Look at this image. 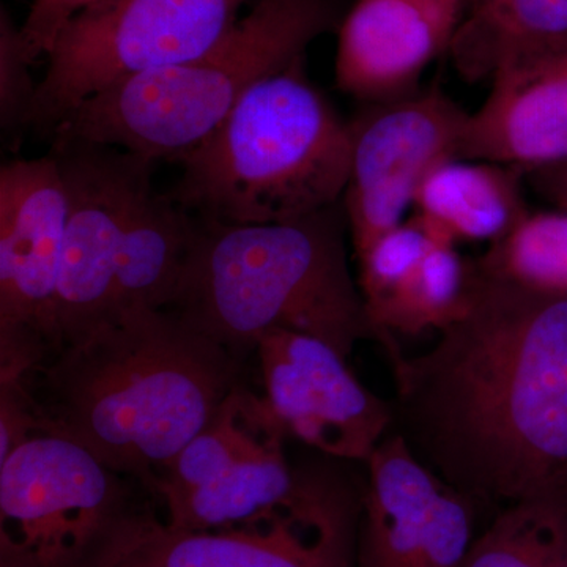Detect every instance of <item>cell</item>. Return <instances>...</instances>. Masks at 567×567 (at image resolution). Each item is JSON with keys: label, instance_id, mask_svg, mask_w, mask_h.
<instances>
[{"label": "cell", "instance_id": "52a82bcc", "mask_svg": "<svg viewBox=\"0 0 567 567\" xmlns=\"http://www.w3.org/2000/svg\"><path fill=\"white\" fill-rule=\"evenodd\" d=\"M246 0H96L66 22L39 84L29 130L51 137L112 85L210 50Z\"/></svg>", "mask_w": 567, "mask_h": 567}, {"label": "cell", "instance_id": "d6986e66", "mask_svg": "<svg viewBox=\"0 0 567 567\" xmlns=\"http://www.w3.org/2000/svg\"><path fill=\"white\" fill-rule=\"evenodd\" d=\"M567 40V0H464L451 54L461 76L491 80L503 63Z\"/></svg>", "mask_w": 567, "mask_h": 567}, {"label": "cell", "instance_id": "8992f818", "mask_svg": "<svg viewBox=\"0 0 567 567\" xmlns=\"http://www.w3.org/2000/svg\"><path fill=\"white\" fill-rule=\"evenodd\" d=\"M364 477L298 466L286 505L248 527L193 532L128 507L87 567H357Z\"/></svg>", "mask_w": 567, "mask_h": 567}, {"label": "cell", "instance_id": "7402d4cb", "mask_svg": "<svg viewBox=\"0 0 567 567\" xmlns=\"http://www.w3.org/2000/svg\"><path fill=\"white\" fill-rule=\"evenodd\" d=\"M476 262L533 292L567 297V212H528Z\"/></svg>", "mask_w": 567, "mask_h": 567}, {"label": "cell", "instance_id": "ba28073f", "mask_svg": "<svg viewBox=\"0 0 567 567\" xmlns=\"http://www.w3.org/2000/svg\"><path fill=\"white\" fill-rule=\"evenodd\" d=\"M123 477L63 436L33 435L0 462V567H87L128 509Z\"/></svg>", "mask_w": 567, "mask_h": 567}, {"label": "cell", "instance_id": "ffe728a7", "mask_svg": "<svg viewBox=\"0 0 567 567\" xmlns=\"http://www.w3.org/2000/svg\"><path fill=\"white\" fill-rule=\"evenodd\" d=\"M468 262L456 246L435 244L393 289L368 306L372 323L383 334L440 331L464 311Z\"/></svg>", "mask_w": 567, "mask_h": 567}, {"label": "cell", "instance_id": "4316f807", "mask_svg": "<svg viewBox=\"0 0 567 567\" xmlns=\"http://www.w3.org/2000/svg\"><path fill=\"white\" fill-rule=\"evenodd\" d=\"M434 2L443 3V6L454 7V9H464V0H434Z\"/></svg>", "mask_w": 567, "mask_h": 567}, {"label": "cell", "instance_id": "2e32d148", "mask_svg": "<svg viewBox=\"0 0 567 567\" xmlns=\"http://www.w3.org/2000/svg\"><path fill=\"white\" fill-rule=\"evenodd\" d=\"M524 177L503 164L446 159L421 183L413 218L440 245H494L529 212L522 189Z\"/></svg>", "mask_w": 567, "mask_h": 567}, {"label": "cell", "instance_id": "5b68a950", "mask_svg": "<svg viewBox=\"0 0 567 567\" xmlns=\"http://www.w3.org/2000/svg\"><path fill=\"white\" fill-rule=\"evenodd\" d=\"M339 0H257L221 40L189 61L112 85L78 106L52 144L112 145L177 162L219 125L257 82L306 58L341 25Z\"/></svg>", "mask_w": 567, "mask_h": 567}, {"label": "cell", "instance_id": "cb8c5ba5", "mask_svg": "<svg viewBox=\"0 0 567 567\" xmlns=\"http://www.w3.org/2000/svg\"><path fill=\"white\" fill-rule=\"evenodd\" d=\"M32 61L25 52L21 25L9 10L0 11V125L7 136L29 130L40 82L33 81Z\"/></svg>", "mask_w": 567, "mask_h": 567}, {"label": "cell", "instance_id": "277c9868", "mask_svg": "<svg viewBox=\"0 0 567 567\" xmlns=\"http://www.w3.org/2000/svg\"><path fill=\"white\" fill-rule=\"evenodd\" d=\"M298 59L245 93L204 142L175 163L171 194L196 218L265 224L342 203L352 132Z\"/></svg>", "mask_w": 567, "mask_h": 567}, {"label": "cell", "instance_id": "8fae6325", "mask_svg": "<svg viewBox=\"0 0 567 567\" xmlns=\"http://www.w3.org/2000/svg\"><path fill=\"white\" fill-rule=\"evenodd\" d=\"M69 196L54 156L0 169V352L47 358L58 346L55 300Z\"/></svg>", "mask_w": 567, "mask_h": 567}, {"label": "cell", "instance_id": "3957f363", "mask_svg": "<svg viewBox=\"0 0 567 567\" xmlns=\"http://www.w3.org/2000/svg\"><path fill=\"white\" fill-rule=\"evenodd\" d=\"M199 219L181 287L166 311L229 350L256 352L274 330L315 336L349 360L374 341L390 352L393 334L372 323L347 259L342 203L303 218L265 224Z\"/></svg>", "mask_w": 567, "mask_h": 567}, {"label": "cell", "instance_id": "9c48e42d", "mask_svg": "<svg viewBox=\"0 0 567 567\" xmlns=\"http://www.w3.org/2000/svg\"><path fill=\"white\" fill-rule=\"evenodd\" d=\"M50 153L61 166L69 196L55 300L58 349L114 311L123 233L137 197L152 186L156 163L89 142L52 144Z\"/></svg>", "mask_w": 567, "mask_h": 567}, {"label": "cell", "instance_id": "7a4b0ae2", "mask_svg": "<svg viewBox=\"0 0 567 567\" xmlns=\"http://www.w3.org/2000/svg\"><path fill=\"white\" fill-rule=\"evenodd\" d=\"M241 361L166 309L126 305L25 377L40 434L155 491L233 393Z\"/></svg>", "mask_w": 567, "mask_h": 567}, {"label": "cell", "instance_id": "30bf717a", "mask_svg": "<svg viewBox=\"0 0 567 567\" xmlns=\"http://www.w3.org/2000/svg\"><path fill=\"white\" fill-rule=\"evenodd\" d=\"M470 115L436 85L369 104L350 122L352 163L342 205L354 256L405 221L425 175L461 158Z\"/></svg>", "mask_w": 567, "mask_h": 567}, {"label": "cell", "instance_id": "e0dca14e", "mask_svg": "<svg viewBox=\"0 0 567 567\" xmlns=\"http://www.w3.org/2000/svg\"><path fill=\"white\" fill-rule=\"evenodd\" d=\"M268 436L219 468L200 486L163 496L171 527L207 532L248 527L289 502L298 486V466L287 462L284 440Z\"/></svg>", "mask_w": 567, "mask_h": 567}, {"label": "cell", "instance_id": "4fadbf2b", "mask_svg": "<svg viewBox=\"0 0 567 567\" xmlns=\"http://www.w3.org/2000/svg\"><path fill=\"white\" fill-rule=\"evenodd\" d=\"M357 567H461L473 503L391 431L365 462Z\"/></svg>", "mask_w": 567, "mask_h": 567}, {"label": "cell", "instance_id": "484cf974", "mask_svg": "<svg viewBox=\"0 0 567 567\" xmlns=\"http://www.w3.org/2000/svg\"><path fill=\"white\" fill-rule=\"evenodd\" d=\"M536 193L546 197L558 210L567 212V162L548 164L525 174Z\"/></svg>", "mask_w": 567, "mask_h": 567}, {"label": "cell", "instance_id": "5bb4252c", "mask_svg": "<svg viewBox=\"0 0 567 567\" xmlns=\"http://www.w3.org/2000/svg\"><path fill=\"white\" fill-rule=\"evenodd\" d=\"M483 106L470 115L461 158L522 174L567 162V40L498 66Z\"/></svg>", "mask_w": 567, "mask_h": 567}, {"label": "cell", "instance_id": "d4e9b609", "mask_svg": "<svg viewBox=\"0 0 567 567\" xmlns=\"http://www.w3.org/2000/svg\"><path fill=\"white\" fill-rule=\"evenodd\" d=\"M96 0H32L31 10L21 25L22 41L29 59L35 62L50 54L52 44L66 22Z\"/></svg>", "mask_w": 567, "mask_h": 567}, {"label": "cell", "instance_id": "603a6c76", "mask_svg": "<svg viewBox=\"0 0 567 567\" xmlns=\"http://www.w3.org/2000/svg\"><path fill=\"white\" fill-rule=\"evenodd\" d=\"M436 241L415 218L406 219L377 238L357 257L365 308L385 297Z\"/></svg>", "mask_w": 567, "mask_h": 567}, {"label": "cell", "instance_id": "6da1fadb", "mask_svg": "<svg viewBox=\"0 0 567 567\" xmlns=\"http://www.w3.org/2000/svg\"><path fill=\"white\" fill-rule=\"evenodd\" d=\"M393 431L470 502L567 507V297L468 262L462 315L431 349L386 354Z\"/></svg>", "mask_w": 567, "mask_h": 567}, {"label": "cell", "instance_id": "9a60e30c", "mask_svg": "<svg viewBox=\"0 0 567 567\" xmlns=\"http://www.w3.org/2000/svg\"><path fill=\"white\" fill-rule=\"evenodd\" d=\"M461 17L434 0H357L338 29L336 84L368 104L412 95L424 70L450 50Z\"/></svg>", "mask_w": 567, "mask_h": 567}, {"label": "cell", "instance_id": "ac0fdd59", "mask_svg": "<svg viewBox=\"0 0 567 567\" xmlns=\"http://www.w3.org/2000/svg\"><path fill=\"white\" fill-rule=\"evenodd\" d=\"M199 219L171 194L148 186L134 203L114 281V311L126 305L167 309L181 287L196 241ZM112 311V312H114Z\"/></svg>", "mask_w": 567, "mask_h": 567}, {"label": "cell", "instance_id": "44dd1931", "mask_svg": "<svg viewBox=\"0 0 567 567\" xmlns=\"http://www.w3.org/2000/svg\"><path fill=\"white\" fill-rule=\"evenodd\" d=\"M461 567H567V507L540 499L502 507Z\"/></svg>", "mask_w": 567, "mask_h": 567}, {"label": "cell", "instance_id": "7c38bea8", "mask_svg": "<svg viewBox=\"0 0 567 567\" xmlns=\"http://www.w3.org/2000/svg\"><path fill=\"white\" fill-rule=\"evenodd\" d=\"M256 352L265 404L287 436L334 461L364 465L393 431V402L368 390L322 339L274 330Z\"/></svg>", "mask_w": 567, "mask_h": 567}]
</instances>
